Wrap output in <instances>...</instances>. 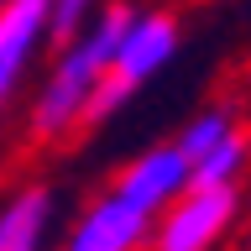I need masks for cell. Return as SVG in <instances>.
<instances>
[{
	"label": "cell",
	"instance_id": "8992f818",
	"mask_svg": "<svg viewBox=\"0 0 251 251\" xmlns=\"http://www.w3.org/2000/svg\"><path fill=\"white\" fill-rule=\"evenodd\" d=\"M47 47V0H0V110Z\"/></svg>",
	"mask_w": 251,
	"mask_h": 251
},
{
	"label": "cell",
	"instance_id": "5b68a950",
	"mask_svg": "<svg viewBox=\"0 0 251 251\" xmlns=\"http://www.w3.org/2000/svg\"><path fill=\"white\" fill-rule=\"evenodd\" d=\"M147 246H152V220L115 194L89 199L63 241V251H147Z\"/></svg>",
	"mask_w": 251,
	"mask_h": 251
},
{
	"label": "cell",
	"instance_id": "8fae6325",
	"mask_svg": "<svg viewBox=\"0 0 251 251\" xmlns=\"http://www.w3.org/2000/svg\"><path fill=\"white\" fill-rule=\"evenodd\" d=\"M246 251H251V241H246Z\"/></svg>",
	"mask_w": 251,
	"mask_h": 251
},
{
	"label": "cell",
	"instance_id": "52a82bcc",
	"mask_svg": "<svg viewBox=\"0 0 251 251\" xmlns=\"http://www.w3.org/2000/svg\"><path fill=\"white\" fill-rule=\"evenodd\" d=\"M58 199L47 183H21L0 204V251H42L47 230H52Z\"/></svg>",
	"mask_w": 251,
	"mask_h": 251
},
{
	"label": "cell",
	"instance_id": "6da1fadb",
	"mask_svg": "<svg viewBox=\"0 0 251 251\" xmlns=\"http://www.w3.org/2000/svg\"><path fill=\"white\" fill-rule=\"evenodd\" d=\"M136 5H94V21L84 26V37L52 52L47 74L37 78L26 105V141L31 147H58V141L78 136V121H84V105L94 100L100 78L110 68V52L121 42L126 21H131Z\"/></svg>",
	"mask_w": 251,
	"mask_h": 251
},
{
	"label": "cell",
	"instance_id": "ba28073f",
	"mask_svg": "<svg viewBox=\"0 0 251 251\" xmlns=\"http://www.w3.org/2000/svg\"><path fill=\"white\" fill-rule=\"evenodd\" d=\"M246 168H251V126H235V131L220 141L209 157L194 162L188 188H241Z\"/></svg>",
	"mask_w": 251,
	"mask_h": 251
},
{
	"label": "cell",
	"instance_id": "277c9868",
	"mask_svg": "<svg viewBox=\"0 0 251 251\" xmlns=\"http://www.w3.org/2000/svg\"><path fill=\"white\" fill-rule=\"evenodd\" d=\"M188 173H194V168H188V157L178 152L173 141H157V147L136 152L121 173H115L110 194L126 199L131 209H141L147 220H157L168 204H178L188 194Z\"/></svg>",
	"mask_w": 251,
	"mask_h": 251
},
{
	"label": "cell",
	"instance_id": "9c48e42d",
	"mask_svg": "<svg viewBox=\"0 0 251 251\" xmlns=\"http://www.w3.org/2000/svg\"><path fill=\"white\" fill-rule=\"evenodd\" d=\"M235 126H246L241 115H235V105H204L199 115H188V121H183V131L173 136V147H178V152L188 157V168H194L199 157H209L220 141L230 136Z\"/></svg>",
	"mask_w": 251,
	"mask_h": 251
},
{
	"label": "cell",
	"instance_id": "3957f363",
	"mask_svg": "<svg viewBox=\"0 0 251 251\" xmlns=\"http://www.w3.org/2000/svg\"><path fill=\"white\" fill-rule=\"evenodd\" d=\"M241 209H246L241 188H188L178 204H168L152 220L147 251H220V241L235 230Z\"/></svg>",
	"mask_w": 251,
	"mask_h": 251
},
{
	"label": "cell",
	"instance_id": "7a4b0ae2",
	"mask_svg": "<svg viewBox=\"0 0 251 251\" xmlns=\"http://www.w3.org/2000/svg\"><path fill=\"white\" fill-rule=\"evenodd\" d=\"M178 42H183V21L173 11L136 5L131 21H126V31H121V42H115V52H110V68H105V78H100L94 100L84 105L78 136H89V131H100V126L115 121V115L178 58Z\"/></svg>",
	"mask_w": 251,
	"mask_h": 251
},
{
	"label": "cell",
	"instance_id": "30bf717a",
	"mask_svg": "<svg viewBox=\"0 0 251 251\" xmlns=\"http://www.w3.org/2000/svg\"><path fill=\"white\" fill-rule=\"evenodd\" d=\"M89 21H94L89 0H52V5H47V42H52V52L68 47V42H78Z\"/></svg>",
	"mask_w": 251,
	"mask_h": 251
}]
</instances>
